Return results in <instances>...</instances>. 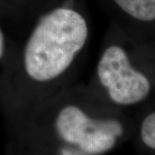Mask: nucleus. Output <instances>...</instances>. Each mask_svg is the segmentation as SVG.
<instances>
[{
	"mask_svg": "<svg viewBox=\"0 0 155 155\" xmlns=\"http://www.w3.org/2000/svg\"><path fill=\"white\" fill-rule=\"evenodd\" d=\"M88 37L86 20L71 8L48 12L35 26L25 45L23 64L37 83L56 80L73 62Z\"/></svg>",
	"mask_w": 155,
	"mask_h": 155,
	"instance_id": "obj_1",
	"label": "nucleus"
},
{
	"mask_svg": "<svg viewBox=\"0 0 155 155\" xmlns=\"http://www.w3.org/2000/svg\"><path fill=\"white\" fill-rule=\"evenodd\" d=\"M36 155H88L84 152H81L76 148L71 146L55 142L49 148H44L41 151H34Z\"/></svg>",
	"mask_w": 155,
	"mask_h": 155,
	"instance_id": "obj_6",
	"label": "nucleus"
},
{
	"mask_svg": "<svg viewBox=\"0 0 155 155\" xmlns=\"http://www.w3.org/2000/svg\"><path fill=\"white\" fill-rule=\"evenodd\" d=\"M97 74L116 104H135L150 91L148 79L131 66L126 52L119 46H110L103 52L97 65Z\"/></svg>",
	"mask_w": 155,
	"mask_h": 155,
	"instance_id": "obj_3",
	"label": "nucleus"
},
{
	"mask_svg": "<svg viewBox=\"0 0 155 155\" xmlns=\"http://www.w3.org/2000/svg\"><path fill=\"white\" fill-rule=\"evenodd\" d=\"M141 138L146 146L155 149V112L145 118L141 125Z\"/></svg>",
	"mask_w": 155,
	"mask_h": 155,
	"instance_id": "obj_5",
	"label": "nucleus"
},
{
	"mask_svg": "<svg viewBox=\"0 0 155 155\" xmlns=\"http://www.w3.org/2000/svg\"><path fill=\"white\" fill-rule=\"evenodd\" d=\"M128 15L138 20L152 21L155 19V0H114Z\"/></svg>",
	"mask_w": 155,
	"mask_h": 155,
	"instance_id": "obj_4",
	"label": "nucleus"
},
{
	"mask_svg": "<svg viewBox=\"0 0 155 155\" xmlns=\"http://www.w3.org/2000/svg\"><path fill=\"white\" fill-rule=\"evenodd\" d=\"M4 50H5V38L2 30L0 29V58L4 54Z\"/></svg>",
	"mask_w": 155,
	"mask_h": 155,
	"instance_id": "obj_7",
	"label": "nucleus"
},
{
	"mask_svg": "<svg viewBox=\"0 0 155 155\" xmlns=\"http://www.w3.org/2000/svg\"><path fill=\"white\" fill-rule=\"evenodd\" d=\"M55 142L76 148L88 155L110 151L123 134V126L115 119L92 118L74 104L59 108L52 121Z\"/></svg>",
	"mask_w": 155,
	"mask_h": 155,
	"instance_id": "obj_2",
	"label": "nucleus"
}]
</instances>
